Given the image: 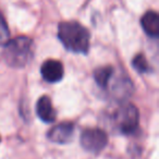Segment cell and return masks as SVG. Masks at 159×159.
<instances>
[{
	"label": "cell",
	"mask_w": 159,
	"mask_h": 159,
	"mask_svg": "<svg viewBox=\"0 0 159 159\" xmlns=\"http://www.w3.org/2000/svg\"><path fill=\"white\" fill-rule=\"evenodd\" d=\"M80 141L85 150L93 154H98L107 146L108 135L102 129L89 128L83 131Z\"/></svg>",
	"instance_id": "277c9868"
},
{
	"label": "cell",
	"mask_w": 159,
	"mask_h": 159,
	"mask_svg": "<svg viewBox=\"0 0 159 159\" xmlns=\"http://www.w3.org/2000/svg\"><path fill=\"white\" fill-rule=\"evenodd\" d=\"M3 57L12 68H23L31 62L34 55V43L31 38L20 36L9 39L5 45Z\"/></svg>",
	"instance_id": "7a4b0ae2"
},
{
	"label": "cell",
	"mask_w": 159,
	"mask_h": 159,
	"mask_svg": "<svg viewBox=\"0 0 159 159\" xmlns=\"http://www.w3.org/2000/svg\"><path fill=\"white\" fill-rule=\"evenodd\" d=\"M36 113L39 119L47 123H51L56 120V111L48 96H43L36 104Z\"/></svg>",
	"instance_id": "ba28073f"
},
{
	"label": "cell",
	"mask_w": 159,
	"mask_h": 159,
	"mask_svg": "<svg viewBox=\"0 0 159 159\" xmlns=\"http://www.w3.org/2000/svg\"><path fill=\"white\" fill-rule=\"evenodd\" d=\"M74 135V125L70 122H63L49 130L48 139L57 144H68L72 141Z\"/></svg>",
	"instance_id": "5b68a950"
},
{
	"label": "cell",
	"mask_w": 159,
	"mask_h": 159,
	"mask_svg": "<svg viewBox=\"0 0 159 159\" xmlns=\"http://www.w3.org/2000/svg\"><path fill=\"white\" fill-rule=\"evenodd\" d=\"M42 76L49 83H57L63 77V66L58 60H47L40 68Z\"/></svg>",
	"instance_id": "52a82bcc"
},
{
	"label": "cell",
	"mask_w": 159,
	"mask_h": 159,
	"mask_svg": "<svg viewBox=\"0 0 159 159\" xmlns=\"http://www.w3.org/2000/svg\"><path fill=\"white\" fill-rule=\"evenodd\" d=\"M9 37H10V33H9L7 22H6L5 18L1 14V12H0V46L5 45L9 40Z\"/></svg>",
	"instance_id": "7c38bea8"
},
{
	"label": "cell",
	"mask_w": 159,
	"mask_h": 159,
	"mask_svg": "<svg viewBox=\"0 0 159 159\" xmlns=\"http://www.w3.org/2000/svg\"><path fill=\"white\" fill-rule=\"evenodd\" d=\"M133 89L134 86L131 80L126 76V74H121L116 77L115 83L111 85V95L115 99L123 102L132 95Z\"/></svg>",
	"instance_id": "8992f818"
},
{
	"label": "cell",
	"mask_w": 159,
	"mask_h": 159,
	"mask_svg": "<svg viewBox=\"0 0 159 159\" xmlns=\"http://www.w3.org/2000/svg\"><path fill=\"white\" fill-rule=\"evenodd\" d=\"M141 25L148 36L152 38H157L159 36V16L157 12H146L141 19Z\"/></svg>",
	"instance_id": "9c48e42d"
},
{
	"label": "cell",
	"mask_w": 159,
	"mask_h": 159,
	"mask_svg": "<svg viewBox=\"0 0 159 159\" xmlns=\"http://www.w3.org/2000/svg\"><path fill=\"white\" fill-rule=\"evenodd\" d=\"M113 74H115V69L112 66H102V68H98L95 70V72H94V79H95L96 84L100 89H105L108 87Z\"/></svg>",
	"instance_id": "30bf717a"
},
{
	"label": "cell",
	"mask_w": 159,
	"mask_h": 159,
	"mask_svg": "<svg viewBox=\"0 0 159 159\" xmlns=\"http://www.w3.org/2000/svg\"><path fill=\"white\" fill-rule=\"evenodd\" d=\"M139 122V113L137 108L130 102H120L110 115L111 126L117 132L128 135L136 131Z\"/></svg>",
	"instance_id": "3957f363"
},
{
	"label": "cell",
	"mask_w": 159,
	"mask_h": 159,
	"mask_svg": "<svg viewBox=\"0 0 159 159\" xmlns=\"http://www.w3.org/2000/svg\"><path fill=\"white\" fill-rule=\"evenodd\" d=\"M132 66L139 74H144V73H147L152 70L149 64H148L147 60H146L145 56L141 55V53L134 57V59L132 60Z\"/></svg>",
	"instance_id": "8fae6325"
},
{
	"label": "cell",
	"mask_w": 159,
	"mask_h": 159,
	"mask_svg": "<svg viewBox=\"0 0 159 159\" xmlns=\"http://www.w3.org/2000/svg\"><path fill=\"white\" fill-rule=\"evenodd\" d=\"M58 37L68 50L75 53H87L89 48V33L82 24L69 21L58 26Z\"/></svg>",
	"instance_id": "6da1fadb"
}]
</instances>
